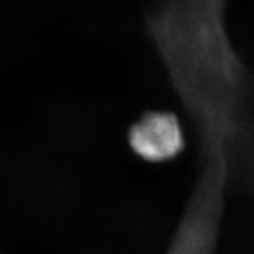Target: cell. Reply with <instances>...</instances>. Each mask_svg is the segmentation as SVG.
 Returning a JSON list of instances; mask_svg holds the SVG:
<instances>
[{"mask_svg":"<svg viewBox=\"0 0 254 254\" xmlns=\"http://www.w3.org/2000/svg\"><path fill=\"white\" fill-rule=\"evenodd\" d=\"M128 142L144 160L164 163L177 159L185 150V129L176 113L152 111L133 124Z\"/></svg>","mask_w":254,"mask_h":254,"instance_id":"cell-1","label":"cell"}]
</instances>
